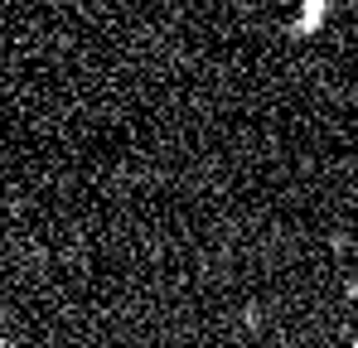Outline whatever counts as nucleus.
<instances>
[{"label": "nucleus", "mask_w": 358, "mask_h": 348, "mask_svg": "<svg viewBox=\"0 0 358 348\" xmlns=\"http://www.w3.org/2000/svg\"><path fill=\"white\" fill-rule=\"evenodd\" d=\"M324 20H329V0H296V24L286 34L291 39H310V34L324 29Z\"/></svg>", "instance_id": "1"}, {"label": "nucleus", "mask_w": 358, "mask_h": 348, "mask_svg": "<svg viewBox=\"0 0 358 348\" xmlns=\"http://www.w3.org/2000/svg\"><path fill=\"white\" fill-rule=\"evenodd\" d=\"M349 300H354V305H358V281H349Z\"/></svg>", "instance_id": "2"}, {"label": "nucleus", "mask_w": 358, "mask_h": 348, "mask_svg": "<svg viewBox=\"0 0 358 348\" xmlns=\"http://www.w3.org/2000/svg\"><path fill=\"white\" fill-rule=\"evenodd\" d=\"M354 348H358V344H354Z\"/></svg>", "instance_id": "3"}]
</instances>
